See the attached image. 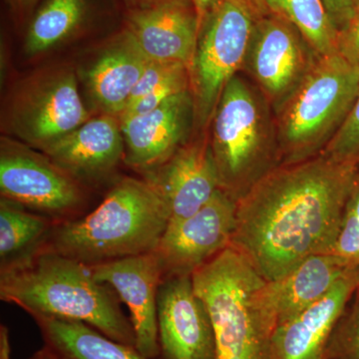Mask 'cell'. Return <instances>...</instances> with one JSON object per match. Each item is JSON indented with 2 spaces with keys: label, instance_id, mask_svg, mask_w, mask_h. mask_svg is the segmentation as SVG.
I'll use <instances>...</instances> for the list:
<instances>
[{
  "label": "cell",
  "instance_id": "1",
  "mask_svg": "<svg viewBox=\"0 0 359 359\" xmlns=\"http://www.w3.org/2000/svg\"><path fill=\"white\" fill-rule=\"evenodd\" d=\"M358 168L323 154L273 168L237 201L231 247L266 282L332 252Z\"/></svg>",
  "mask_w": 359,
  "mask_h": 359
},
{
  "label": "cell",
  "instance_id": "2",
  "mask_svg": "<svg viewBox=\"0 0 359 359\" xmlns=\"http://www.w3.org/2000/svg\"><path fill=\"white\" fill-rule=\"evenodd\" d=\"M0 299L33 320L80 321L136 347L133 325L112 287L97 280L90 266L57 252L39 249L25 261L0 269Z\"/></svg>",
  "mask_w": 359,
  "mask_h": 359
},
{
  "label": "cell",
  "instance_id": "3",
  "mask_svg": "<svg viewBox=\"0 0 359 359\" xmlns=\"http://www.w3.org/2000/svg\"><path fill=\"white\" fill-rule=\"evenodd\" d=\"M169 221V209L154 187L125 177L93 211L54 224L40 249L96 266L155 252Z\"/></svg>",
  "mask_w": 359,
  "mask_h": 359
},
{
  "label": "cell",
  "instance_id": "4",
  "mask_svg": "<svg viewBox=\"0 0 359 359\" xmlns=\"http://www.w3.org/2000/svg\"><path fill=\"white\" fill-rule=\"evenodd\" d=\"M192 278L211 316L216 359H271L276 325L259 297L266 280L249 262L230 245Z\"/></svg>",
  "mask_w": 359,
  "mask_h": 359
},
{
  "label": "cell",
  "instance_id": "5",
  "mask_svg": "<svg viewBox=\"0 0 359 359\" xmlns=\"http://www.w3.org/2000/svg\"><path fill=\"white\" fill-rule=\"evenodd\" d=\"M358 93V65L340 51L320 56L302 78L280 119L283 164L318 155L316 151L346 120Z\"/></svg>",
  "mask_w": 359,
  "mask_h": 359
},
{
  "label": "cell",
  "instance_id": "6",
  "mask_svg": "<svg viewBox=\"0 0 359 359\" xmlns=\"http://www.w3.org/2000/svg\"><path fill=\"white\" fill-rule=\"evenodd\" d=\"M254 27L252 0H219L205 15L191 69L202 124L216 111L224 87L242 65Z\"/></svg>",
  "mask_w": 359,
  "mask_h": 359
},
{
  "label": "cell",
  "instance_id": "7",
  "mask_svg": "<svg viewBox=\"0 0 359 359\" xmlns=\"http://www.w3.org/2000/svg\"><path fill=\"white\" fill-rule=\"evenodd\" d=\"M215 113L212 148L221 189L238 201L271 170L266 166L261 113L252 91L237 76L224 87Z\"/></svg>",
  "mask_w": 359,
  "mask_h": 359
},
{
  "label": "cell",
  "instance_id": "8",
  "mask_svg": "<svg viewBox=\"0 0 359 359\" xmlns=\"http://www.w3.org/2000/svg\"><path fill=\"white\" fill-rule=\"evenodd\" d=\"M0 191L11 201L56 224L83 216L81 183L41 156L11 142H2Z\"/></svg>",
  "mask_w": 359,
  "mask_h": 359
},
{
  "label": "cell",
  "instance_id": "9",
  "mask_svg": "<svg viewBox=\"0 0 359 359\" xmlns=\"http://www.w3.org/2000/svg\"><path fill=\"white\" fill-rule=\"evenodd\" d=\"M88 118L74 73L58 70L20 89L9 104L6 126L16 138L42 150Z\"/></svg>",
  "mask_w": 359,
  "mask_h": 359
},
{
  "label": "cell",
  "instance_id": "10",
  "mask_svg": "<svg viewBox=\"0 0 359 359\" xmlns=\"http://www.w3.org/2000/svg\"><path fill=\"white\" fill-rule=\"evenodd\" d=\"M237 201L219 189L209 203L188 218L169 222L155 250L163 278L192 276L230 247Z\"/></svg>",
  "mask_w": 359,
  "mask_h": 359
},
{
  "label": "cell",
  "instance_id": "11",
  "mask_svg": "<svg viewBox=\"0 0 359 359\" xmlns=\"http://www.w3.org/2000/svg\"><path fill=\"white\" fill-rule=\"evenodd\" d=\"M157 318L161 359H216L211 316L192 276L163 278Z\"/></svg>",
  "mask_w": 359,
  "mask_h": 359
},
{
  "label": "cell",
  "instance_id": "12",
  "mask_svg": "<svg viewBox=\"0 0 359 359\" xmlns=\"http://www.w3.org/2000/svg\"><path fill=\"white\" fill-rule=\"evenodd\" d=\"M90 269L94 278L112 287L129 309L136 348L148 359L159 358L157 297L163 271L155 252L115 259Z\"/></svg>",
  "mask_w": 359,
  "mask_h": 359
},
{
  "label": "cell",
  "instance_id": "13",
  "mask_svg": "<svg viewBox=\"0 0 359 359\" xmlns=\"http://www.w3.org/2000/svg\"><path fill=\"white\" fill-rule=\"evenodd\" d=\"M166 203L170 221L188 218L221 189L212 146L205 140L184 144L159 166L145 173Z\"/></svg>",
  "mask_w": 359,
  "mask_h": 359
},
{
  "label": "cell",
  "instance_id": "14",
  "mask_svg": "<svg viewBox=\"0 0 359 359\" xmlns=\"http://www.w3.org/2000/svg\"><path fill=\"white\" fill-rule=\"evenodd\" d=\"M358 287L359 266H354L323 299L276 325L271 359H325L332 332Z\"/></svg>",
  "mask_w": 359,
  "mask_h": 359
},
{
  "label": "cell",
  "instance_id": "15",
  "mask_svg": "<svg viewBox=\"0 0 359 359\" xmlns=\"http://www.w3.org/2000/svg\"><path fill=\"white\" fill-rule=\"evenodd\" d=\"M194 113L195 101L186 90L147 114L120 121L125 163L144 173L159 166L184 145Z\"/></svg>",
  "mask_w": 359,
  "mask_h": 359
},
{
  "label": "cell",
  "instance_id": "16",
  "mask_svg": "<svg viewBox=\"0 0 359 359\" xmlns=\"http://www.w3.org/2000/svg\"><path fill=\"white\" fill-rule=\"evenodd\" d=\"M195 6L163 0L131 16L127 32L148 60L176 62L192 69L200 32Z\"/></svg>",
  "mask_w": 359,
  "mask_h": 359
},
{
  "label": "cell",
  "instance_id": "17",
  "mask_svg": "<svg viewBox=\"0 0 359 359\" xmlns=\"http://www.w3.org/2000/svg\"><path fill=\"white\" fill-rule=\"evenodd\" d=\"M41 151L77 181L103 178L124 160L121 123L115 116H99Z\"/></svg>",
  "mask_w": 359,
  "mask_h": 359
},
{
  "label": "cell",
  "instance_id": "18",
  "mask_svg": "<svg viewBox=\"0 0 359 359\" xmlns=\"http://www.w3.org/2000/svg\"><path fill=\"white\" fill-rule=\"evenodd\" d=\"M353 268L334 252L316 255L278 280L264 282L259 297L276 327L323 299Z\"/></svg>",
  "mask_w": 359,
  "mask_h": 359
},
{
  "label": "cell",
  "instance_id": "19",
  "mask_svg": "<svg viewBox=\"0 0 359 359\" xmlns=\"http://www.w3.org/2000/svg\"><path fill=\"white\" fill-rule=\"evenodd\" d=\"M250 46L252 72L271 96L285 95L306 73L301 43L282 21L264 20L257 23Z\"/></svg>",
  "mask_w": 359,
  "mask_h": 359
},
{
  "label": "cell",
  "instance_id": "20",
  "mask_svg": "<svg viewBox=\"0 0 359 359\" xmlns=\"http://www.w3.org/2000/svg\"><path fill=\"white\" fill-rule=\"evenodd\" d=\"M148 62L126 30L85 71L90 96L105 114H122Z\"/></svg>",
  "mask_w": 359,
  "mask_h": 359
},
{
  "label": "cell",
  "instance_id": "21",
  "mask_svg": "<svg viewBox=\"0 0 359 359\" xmlns=\"http://www.w3.org/2000/svg\"><path fill=\"white\" fill-rule=\"evenodd\" d=\"M44 344L66 359H148L135 346L106 337L80 321L35 318Z\"/></svg>",
  "mask_w": 359,
  "mask_h": 359
},
{
  "label": "cell",
  "instance_id": "22",
  "mask_svg": "<svg viewBox=\"0 0 359 359\" xmlns=\"http://www.w3.org/2000/svg\"><path fill=\"white\" fill-rule=\"evenodd\" d=\"M55 222L20 204L0 201V269L32 256L43 245Z\"/></svg>",
  "mask_w": 359,
  "mask_h": 359
},
{
  "label": "cell",
  "instance_id": "23",
  "mask_svg": "<svg viewBox=\"0 0 359 359\" xmlns=\"http://www.w3.org/2000/svg\"><path fill=\"white\" fill-rule=\"evenodd\" d=\"M273 13L290 21L320 56L339 51V32L323 0H262Z\"/></svg>",
  "mask_w": 359,
  "mask_h": 359
},
{
  "label": "cell",
  "instance_id": "24",
  "mask_svg": "<svg viewBox=\"0 0 359 359\" xmlns=\"http://www.w3.org/2000/svg\"><path fill=\"white\" fill-rule=\"evenodd\" d=\"M85 7V0H47L29 26L26 52L33 55L62 41L82 20Z\"/></svg>",
  "mask_w": 359,
  "mask_h": 359
},
{
  "label": "cell",
  "instance_id": "25",
  "mask_svg": "<svg viewBox=\"0 0 359 359\" xmlns=\"http://www.w3.org/2000/svg\"><path fill=\"white\" fill-rule=\"evenodd\" d=\"M325 359H359V287L332 332Z\"/></svg>",
  "mask_w": 359,
  "mask_h": 359
},
{
  "label": "cell",
  "instance_id": "26",
  "mask_svg": "<svg viewBox=\"0 0 359 359\" xmlns=\"http://www.w3.org/2000/svg\"><path fill=\"white\" fill-rule=\"evenodd\" d=\"M332 252L351 266H359V164Z\"/></svg>",
  "mask_w": 359,
  "mask_h": 359
},
{
  "label": "cell",
  "instance_id": "27",
  "mask_svg": "<svg viewBox=\"0 0 359 359\" xmlns=\"http://www.w3.org/2000/svg\"><path fill=\"white\" fill-rule=\"evenodd\" d=\"M320 154L359 164V93L346 120Z\"/></svg>",
  "mask_w": 359,
  "mask_h": 359
},
{
  "label": "cell",
  "instance_id": "28",
  "mask_svg": "<svg viewBox=\"0 0 359 359\" xmlns=\"http://www.w3.org/2000/svg\"><path fill=\"white\" fill-rule=\"evenodd\" d=\"M189 72L179 75V76L169 80L166 83L161 85L147 95L142 97L136 102L130 104L119 116L120 121L128 119V118L147 114L151 111L155 110L163 103L166 102L172 97L189 90Z\"/></svg>",
  "mask_w": 359,
  "mask_h": 359
},
{
  "label": "cell",
  "instance_id": "29",
  "mask_svg": "<svg viewBox=\"0 0 359 359\" xmlns=\"http://www.w3.org/2000/svg\"><path fill=\"white\" fill-rule=\"evenodd\" d=\"M187 72H190V69L181 63L149 60L140 80L132 92L127 106L136 102L142 97L147 95L151 91L166 83L169 80Z\"/></svg>",
  "mask_w": 359,
  "mask_h": 359
},
{
  "label": "cell",
  "instance_id": "30",
  "mask_svg": "<svg viewBox=\"0 0 359 359\" xmlns=\"http://www.w3.org/2000/svg\"><path fill=\"white\" fill-rule=\"evenodd\" d=\"M339 51L359 66V7L348 26L340 32Z\"/></svg>",
  "mask_w": 359,
  "mask_h": 359
},
{
  "label": "cell",
  "instance_id": "31",
  "mask_svg": "<svg viewBox=\"0 0 359 359\" xmlns=\"http://www.w3.org/2000/svg\"><path fill=\"white\" fill-rule=\"evenodd\" d=\"M327 9L328 16L337 28V32H342L348 26L355 14L351 0H323Z\"/></svg>",
  "mask_w": 359,
  "mask_h": 359
},
{
  "label": "cell",
  "instance_id": "32",
  "mask_svg": "<svg viewBox=\"0 0 359 359\" xmlns=\"http://www.w3.org/2000/svg\"><path fill=\"white\" fill-rule=\"evenodd\" d=\"M11 358V339L9 330L6 325H0V359Z\"/></svg>",
  "mask_w": 359,
  "mask_h": 359
},
{
  "label": "cell",
  "instance_id": "33",
  "mask_svg": "<svg viewBox=\"0 0 359 359\" xmlns=\"http://www.w3.org/2000/svg\"><path fill=\"white\" fill-rule=\"evenodd\" d=\"M218 1L219 0H193L194 6L197 11L198 18H199L200 27L202 26L205 15Z\"/></svg>",
  "mask_w": 359,
  "mask_h": 359
},
{
  "label": "cell",
  "instance_id": "34",
  "mask_svg": "<svg viewBox=\"0 0 359 359\" xmlns=\"http://www.w3.org/2000/svg\"><path fill=\"white\" fill-rule=\"evenodd\" d=\"M29 359H66L61 355L60 353H57L55 349L52 347L47 346L44 344L43 347L37 351L36 353L33 354L32 358Z\"/></svg>",
  "mask_w": 359,
  "mask_h": 359
},
{
  "label": "cell",
  "instance_id": "35",
  "mask_svg": "<svg viewBox=\"0 0 359 359\" xmlns=\"http://www.w3.org/2000/svg\"><path fill=\"white\" fill-rule=\"evenodd\" d=\"M14 11H25L32 8L39 0H7Z\"/></svg>",
  "mask_w": 359,
  "mask_h": 359
},
{
  "label": "cell",
  "instance_id": "36",
  "mask_svg": "<svg viewBox=\"0 0 359 359\" xmlns=\"http://www.w3.org/2000/svg\"><path fill=\"white\" fill-rule=\"evenodd\" d=\"M351 1H353V6L355 7L356 11V9H358L359 7V0H351Z\"/></svg>",
  "mask_w": 359,
  "mask_h": 359
}]
</instances>
